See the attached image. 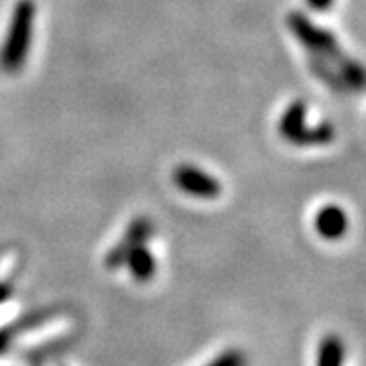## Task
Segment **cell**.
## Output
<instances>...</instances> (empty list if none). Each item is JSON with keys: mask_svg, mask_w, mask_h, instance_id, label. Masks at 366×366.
<instances>
[{"mask_svg": "<svg viewBox=\"0 0 366 366\" xmlns=\"http://www.w3.org/2000/svg\"><path fill=\"white\" fill-rule=\"evenodd\" d=\"M287 25L310 55L312 71L327 88L338 94L366 90V67L344 51L330 31L320 29L301 13L289 14Z\"/></svg>", "mask_w": 366, "mask_h": 366, "instance_id": "obj_1", "label": "cell"}, {"mask_svg": "<svg viewBox=\"0 0 366 366\" xmlns=\"http://www.w3.org/2000/svg\"><path fill=\"white\" fill-rule=\"evenodd\" d=\"M35 14H37V9L33 0H19L14 4L11 26H9L4 45L0 49V67L9 74L19 71L25 64L31 35H33V25H35Z\"/></svg>", "mask_w": 366, "mask_h": 366, "instance_id": "obj_2", "label": "cell"}, {"mask_svg": "<svg viewBox=\"0 0 366 366\" xmlns=\"http://www.w3.org/2000/svg\"><path fill=\"white\" fill-rule=\"evenodd\" d=\"M305 114L307 108L301 100H295L287 106V110L283 112L281 122H279V132L281 137L293 144L300 147H307V144H327L334 141L336 131L332 124H317L315 129H307L305 127Z\"/></svg>", "mask_w": 366, "mask_h": 366, "instance_id": "obj_3", "label": "cell"}, {"mask_svg": "<svg viewBox=\"0 0 366 366\" xmlns=\"http://www.w3.org/2000/svg\"><path fill=\"white\" fill-rule=\"evenodd\" d=\"M173 182L185 194L204 197V199L218 197L220 192H222V185L214 175H208V173H204L199 167H194V165L175 167L173 169Z\"/></svg>", "mask_w": 366, "mask_h": 366, "instance_id": "obj_4", "label": "cell"}, {"mask_svg": "<svg viewBox=\"0 0 366 366\" xmlns=\"http://www.w3.org/2000/svg\"><path fill=\"white\" fill-rule=\"evenodd\" d=\"M149 234H151V222H149V220H144V218L134 220V222L129 226L124 240L118 244L117 249H112L110 252H108V257H106V264H108L110 269L120 267V264L124 262V259H127V252H129L132 247H137V244H143L144 240L149 238Z\"/></svg>", "mask_w": 366, "mask_h": 366, "instance_id": "obj_5", "label": "cell"}, {"mask_svg": "<svg viewBox=\"0 0 366 366\" xmlns=\"http://www.w3.org/2000/svg\"><path fill=\"white\" fill-rule=\"evenodd\" d=\"M315 230L326 240H338L348 230V216L338 206H326L315 216Z\"/></svg>", "mask_w": 366, "mask_h": 366, "instance_id": "obj_6", "label": "cell"}, {"mask_svg": "<svg viewBox=\"0 0 366 366\" xmlns=\"http://www.w3.org/2000/svg\"><path fill=\"white\" fill-rule=\"evenodd\" d=\"M124 262L129 264L132 277H134L137 281H149V279L155 274V269H157L153 254L149 252V249H144L143 244L132 247V249L127 252Z\"/></svg>", "mask_w": 366, "mask_h": 366, "instance_id": "obj_7", "label": "cell"}, {"mask_svg": "<svg viewBox=\"0 0 366 366\" xmlns=\"http://www.w3.org/2000/svg\"><path fill=\"white\" fill-rule=\"evenodd\" d=\"M344 342L338 336H326L317 348L315 366H344Z\"/></svg>", "mask_w": 366, "mask_h": 366, "instance_id": "obj_8", "label": "cell"}, {"mask_svg": "<svg viewBox=\"0 0 366 366\" xmlns=\"http://www.w3.org/2000/svg\"><path fill=\"white\" fill-rule=\"evenodd\" d=\"M208 366H247V358L238 352V350H228V352L220 354V356Z\"/></svg>", "mask_w": 366, "mask_h": 366, "instance_id": "obj_9", "label": "cell"}, {"mask_svg": "<svg viewBox=\"0 0 366 366\" xmlns=\"http://www.w3.org/2000/svg\"><path fill=\"white\" fill-rule=\"evenodd\" d=\"M332 2H334V0H307V4H310L314 11H320V13H322V11H327V9L332 6Z\"/></svg>", "mask_w": 366, "mask_h": 366, "instance_id": "obj_10", "label": "cell"}, {"mask_svg": "<svg viewBox=\"0 0 366 366\" xmlns=\"http://www.w3.org/2000/svg\"><path fill=\"white\" fill-rule=\"evenodd\" d=\"M11 293H13V287H11L9 283H0V303L9 300V297H11Z\"/></svg>", "mask_w": 366, "mask_h": 366, "instance_id": "obj_11", "label": "cell"}, {"mask_svg": "<svg viewBox=\"0 0 366 366\" xmlns=\"http://www.w3.org/2000/svg\"><path fill=\"white\" fill-rule=\"evenodd\" d=\"M9 340H11V334H9V332H0V352L6 348Z\"/></svg>", "mask_w": 366, "mask_h": 366, "instance_id": "obj_12", "label": "cell"}]
</instances>
